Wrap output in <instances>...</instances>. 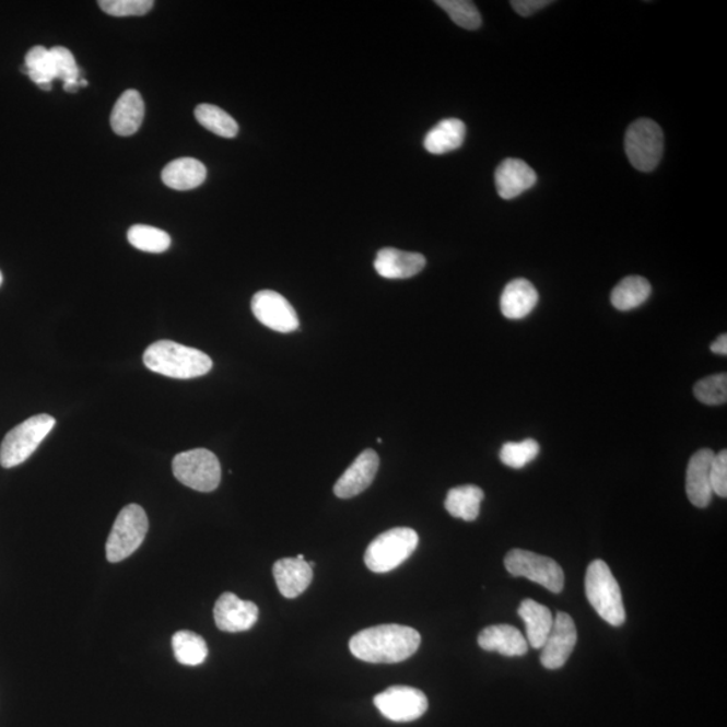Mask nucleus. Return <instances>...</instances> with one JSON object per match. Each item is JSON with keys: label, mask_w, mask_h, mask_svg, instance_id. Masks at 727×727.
Masks as SVG:
<instances>
[{"label": "nucleus", "mask_w": 727, "mask_h": 727, "mask_svg": "<svg viewBox=\"0 0 727 727\" xmlns=\"http://www.w3.org/2000/svg\"><path fill=\"white\" fill-rule=\"evenodd\" d=\"M421 640L419 632L410 626L379 625L356 633L349 642V649L360 660L394 665L410 659L421 645Z\"/></svg>", "instance_id": "f257e3e1"}, {"label": "nucleus", "mask_w": 727, "mask_h": 727, "mask_svg": "<svg viewBox=\"0 0 727 727\" xmlns=\"http://www.w3.org/2000/svg\"><path fill=\"white\" fill-rule=\"evenodd\" d=\"M143 363L155 374L173 379H195L212 370V359L199 349L161 340L145 349Z\"/></svg>", "instance_id": "f03ea898"}, {"label": "nucleus", "mask_w": 727, "mask_h": 727, "mask_svg": "<svg viewBox=\"0 0 727 727\" xmlns=\"http://www.w3.org/2000/svg\"><path fill=\"white\" fill-rule=\"evenodd\" d=\"M587 600L600 618L613 626H621L626 620L624 601L619 582L612 570L601 560L589 564L585 577Z\"/></svg>", "instance_id": "7ed1b4c3"}, {"label": "nucleus", "mask_w": 727, "mask_h": 727, "mask_svg": "<svg viewBox=\"0 0 727 727\" xmlns=\"http://www.w3.org/2000/svg\"><path fill=\"white\" fill-rule=\"evenodd\" d=\"M419 544L417 531L398 527L383 532L365 551L364 561L371 572L383 574L398 568L414 554Z\"/></svg>", "instance_id": "20e7f679"}, {"label": "nucleus", "mask_w": 727, "mask_h": 727, "mask_svg": "<svg viewBox=\"0 0 727 727\" xmlns=\"http://www.w3.org/2000/svg\"><path fill=\"white\" fill-rule=\"evenodd\" d=\"M55 426L54 417L40 414L28 418L27 421L10 430L0 445V465L4 469H11L25 462Z\"/></svg>", "instance_id": "39448f33"}, {"label": "nucleus", "mask_w": 727, "mask_h": 727, "mask_svg": "<svg viewBox=\"0 0 727 727\" xmlns=\"http://www.w3.org/2000/svg\"><path fill=\"white\" fill-rule=\"evenodd\" d=\"M149 531V519L141 505L130 504L120 511L106 544L107 560L118 563L142 546Z\"/></svg>", "instance_id": "423d86ee"}, {"label": "nucleus", "mask_w": 727, "mask_h": 727, "mask_svg": "<svg viewBox=\"0 0 727 727\" xmlns=\"http://www.w3.org/2000/svg\"><path fill=\"white\" fill-rule=\"evenodd\" d=\"M173 473L185 486L208 493L218 490L220 485L221 465L212 452L194 449L174 457Z\"/></svg>", "instance_id": "0eeeda50"}, {"label": "nucleus", "mask_w": 727, "mask_h": 727, "mask_svg": "<svg viewBox=\"0 0 727 727\" xmlns=\"http://www.w3.org/2000/svg\"><path fill=\"white\" fill-rule=\"evenodd\" d=\"M625 151L632 166L637 171H655L665 151V136L660 126L650 119L636 120L625 133Z\"/></svg>", "instance_id": "6e6552de"}, {"label": "nucleus", "mask_w": 727, "mask_h": 727, "mask_svg": "<svg viewBox=\"0 0 727 727\" xmlns=\"http://www.w3.org/2000/svg\"><path fill=\"white\" fill-rule=\"evenodd\" d=\"M505 568L514 577H525L535 584L542 585L547 590L561 593L564 587L563 570L549 556L535 552L515 549L504 560Z\"/></svg>", "instance_id": "1a4fd4ad"}, {"label": "nucleus", "mask_w": 727, "mask_h": 727, "mask_svg": "<svg viewBox=\"0 0 727 727\" xmlns=\"http://www.w3.org/2000/svg\"><path fill=\"white\" fill-rule=\"evenodd\" d=\"M384 717L394 723H412L427 712V696L421 690L407 685H392L374 697Z\"/></svg>", "instance_id": "9d476101"}, {"label": "nucleus", "mask_w": 727, "mask_h": 727, "mask_svg": "<svg viewBox=\"0 0 727 727\" xmlns=\"http://www.w3.org/2000/svg\"><path fill=\"white\" fill-rule=\"evenodd\" d=\"M251 307L256 319L271 330L279 331V333H291L300 328L298 314L290 302L277 291H259L254 295Z\"/></svg>", "instance_id": "9b49d317"}, {"label": "nucleus", "mask_w": 727, "mask_h": 727, "mask_svg": "<svg viewBox=\"0 0 727 727\" xmlns=\"http://www.w3.org/2000/svg\"><path fill=\"white\" fill-rule=\"evenodd\" d=\"M577 640L578 633L574 620L567 613H558L540 656L543 667L547 670H560L572 656Z\"/></svg>", "instance_id": "f8f14e48"}, {"label": "nucleus", "mask_w": 727, "mask_h": 727, "mask_svg": "<svg viewBox=\"0 0 727 727\" xmlns=\"http://www.w3.org/2000/svg\"><path fill=\"white\" fill-rule=\"evenodd\" d=\"M213 615L220 631L246 632L258 622L259 608L251 601L241 600L234 593H224L214 605Z\"/></svg>", "instance_id": "ddd939ff"}, {"label": "nucleus", "mask_w": 727, "mask_h": 727, "mask_svg": "<svg viewBox=\"0 0 727 727\" xmlns=\"http://www.w3.org/2000/svg\"><path fill=\"white\" fill-rule=\"evenodd\" d=\"M379 465L380 459L375 450H364L336 482V496L352 499L368 490L379 470Z\"/></svg>", "instance_id": "4468645a"}, {"label": "nucleus", "mask_w": 727, "mask_h": 727, "mask_svg": "<svg viewBox=\"0 0 727 727\" xmlns=\"http://www.w3.org/2000/svg\"><path fill=\"white\" fill-rule=\"evenodd\" d=\"M714 452L701 449L691 457L688 476H685V492L692 505L697 508H706L713 500L712 480L710 469L714 458Z\"/></svg>", "instance_id": "2eb2a0df"}, {"label": "nucleus", "mask_w": 727, "mask_h": 727, "mask_svg": "<svg viewBox=\"0 0 727 727\" xmlns=\"http://www.w3.org/2000/svg\"><path fill=\"white\" fill-rule=\"evenodd\" d=\"M273 578L281 595L286 598H296L310 586L313 568L305 561L304 555L283 558L273 564Z\"/></svg>", "instance_id": "dca6fc26"}, {"label": "nucleus", "mask_w": 727, "mask_h": 727, "mask_svg": "<svg viewBox=\"0 0 727 727\" xmlns=\"http://www.w3.org/2000/svg\"><path fill=\"white\" fill-rule=\"evenodd\" d=\"M537 173L525 161L508 159L502 162L494 173L497 194L504 200H512L525 194L537 184Z\"/></svg>", "instance_id": "f3484780"}, {"label": "nucleus", "mask_w": 727, "mask_h": 727, "mask_svg": "<svg viewBox=\"0 0 727 727\" xmlns=\"http://www.w3.org/2000/svg\"><path fill=\"white\" fill-rule=\"evenodd\" d=\"M426 266L422 254L400 251L397 248H383L377 253L375 270L386 279H409L418 275Z\"/></svg>", "instance_id": "a211bd4d"}, {"label": "nucleus", "mask_w": 727, "mask_h": 727, "mask_svg": "<svg viewBox=\"0 0 727 727\" xmlns=\"http://www.w3.org/2000/svg\"><path fill=\"white\" fill-rule=\"evenodd\" d=\"M144 119V102L136 90H128L116 102L110 114V127L116 136L131 137L141 128Z\"/></svg>", "instance_id": "6ab92c4d"}, {"label": "nucleus", "mask_w": 727, "mask_h": 727, "mask_svg": "<svg viewBox=\"0 0 727 727\" xmlns=\"http://www.w3.org/2000/svg\"><path fill=\"white\" fill-rule=\"evenodd\" d=\"M479 645L490 653L508 657L526 655L529 647L525 635L517 628L507 624L485 628L479 635Z\"/></svg>", "instance_id": "aec40b11"}, {"label": "nucleus", "mask_w": 727, "mask_h": 727, "mask_svg": "<svg viewBox=\"0 0 727 727\" xmlns=\"http://www.w3.org/2000/svg\"><path fill=\"white\" fill-rule=\"evenodd\" d=\"M539 302L538 290L527 279H515L505 286L500 309L508 319H523L537 307Z\"/></svg>", "instance_id": "412c9836"}, {"label": "nucleus", "mask_w": 727, "mask_h": 727, "mask_svg": "<svg viewBox=\"0 0 727 727\" xmlns=\"http://www.w3.org/2000/svg\"><path fill=\"white\" fill-rule=\"evenodd\" d=\"M517 614L525 621L528 645L533 649H542L554 625V615L550 609L537 601L525 600L520 603Z\"/></svg>", "instance_id": "4be33fe9"}, {"label": "nucleus", "mask_w": 727, "mask_h": 727, "mask_svg": "<svg viewBox=\"0 0 727 727\" xmlns=\"http://www.w3.org/2000/svg\"><path fill=\"white\" fill-rule=\"evenodd\" d=\"M207 167L199 160L179 159L166 165L162 172V181L174 190H191L206 183Z\"/></svg>", "instance_id": "5701e85b"}, {"label": "nucleus", "mask_w": 727, "mask_h": 727, "mask_svg": "<svg viewBox=\"0 0 727 727\" xmlns=\"http://www.w3.org/2000/svg\"><path fill=\"white\" fill-rule=\"evenodd\" d=\"M467 127L464 121L458 119H445L439 121L432 131L424 138V149L434 155L450 153L461 148Z\"/></svg>", "instance_id": "b1692460"}, {"label": "nucleus", "mask_w": 727, "mask_h": 727, "mask_svg": "<svg viewBox=\"0 0 727 727\" xmlns=\"http://www.w3.org/2000/svg\"><path fill=\"white\" fill-rule=\"evenodd\" d=\"M484 497V491L479 486H458L447 493L445 508L457 519L474 521L480 515L481 503Z\"/></svg>", "instance_id": "393cba45"}, {"label": "nucleus", "mask_w": 727, "mask_h": 727, "mask_svg": "<svg viewBox=\"0 0 727 727\" xmlns=\"http://www.w3.org/2000/svg\"><path fill=\"white\" fill-rule=\"evenodd\" d=\"M650 283L643 277H628L615 286L610 295V301L615 309L630 312L642 306L649 298Z\"/></svg>", "instance_id": "a878e982"}, {"label": "nucleus", "mask_w": 727, "mask_h": 727, "mask_svg": "<svg viewBox=\"0 0 727 727\" xmlns=\"http://www.w3.org/2000/svg\"><path fill=\"white\" fill-rule=\"evenodd\" d=\"M22 72L26 73L40 90L50 91L51 83L57 79L50 49H46L45 46H34L28 50Z\"/></svg>", "instance_id": "bb28decb"}, {"label": "nucleus", "mask_w": 727, "mask_h": 727, "mask_svg": "<svg viewBox=\"0 0 727 727\" xmlns=\"http://www.w3.org/2000/svg\"><path fill=\"white\" fill-rule=\"evenodd\" d=\"M174 655L183 666L196 667L202 665L208 656L206 640L195 632L179 631L172 640Z\"/></svg>", "instance_id": "cd10ccee"}, {"label": "nucleus", "mask_w": 727, "mask_h": 727, "mask_svg": "<svg viewBox=\"0 0 727 727\" xmlns=\"http://www.w3.org/2000/svg\"><path fill=\"white\" fill-rule=\"evenodd\" d=\"M197 121L208 131L221 138H235L238 132L237 121L213 104H200L195 110Z\"/></svg>", "instance_id": "c85d7f7f"}, {"label": "nucleus", "mask_w": 727, "mask_h": 727, "mask_svg": "<svg viewBox=\"0 0 727 727\" xmlns=\"http://www.w3.org/2000/svg\"><path fill=\"white\" fill-rule=\"evenodd\" d=\"M128 242L139 251L162 254L171 248L172 238L167 232L155 226L138 224L131 226L127 234Z\"/></svg>", "instance_id": "c756f323"}, {"label": "nucleus", "mask_w": 727, "mask_h": 727, "mask_svg": "<svg viewBox=\"0 0 727 727\" xmlns=\"http://www.w3.org/2000/svg\"><path fill=\"white\" fill-rule=\"evenodd\" d=\"M442 10H445L450 20L467 31H477L481 26V14L473 2L469 0H436Z\"/></svg>", "instance_id": "7c9ffc66"}, {"label": "nucleus", "mask_w": 727, "mask_h": 727, "mask_svg": "<svg viewBox=\"0 0 727 727\" xmlns=\"http://www.w3.org/2000/svg\"><path fill=\"white\" fill-rule=\"evenodd\" d=\"M540 446L537 441L528 438L521 442H508L500 450V459L512 469L527 467L538 457Z\"/></svg>", "instance_id": "2f4dec72"}, {"label": "nucleus", "mask_w": 727, "mask_h": 727, "mask_svg": "<svg viewBox=\"0 0 727 727\" xmlns=\"http://www.w3.org/2000/svg\"><path fill=\"white\" fill-rule=\"evenodd\" d=\"M50 51L54 56L57 79L63 81V90L67 92L78 91L80 89L81 69L75 63L72 51L63 48V46H55Z\"/></svg>", "instance_id": "473e14b6"}, {"label": "nucleus", "mask_w": 727, "mask_h": 727, "mask_svg": "<svg viewBox=\"0 0 727 727\" xmlns=\"http://www.w3.org/2000/svg\"><path fill=\"white\" fill-rule=\"evenodd\" d=\"M694 395L703 404H725L727 400L726 374L708 376L705 377V379L697 382L694 387Z\"/></svg>", "instance_id": "72a5a7b5"}, {"label": "nucleus", "mask_w": 727, "mask_h": 727, "mask_svg": "<svg viewBox=\"0 0 727 727\" xmlns=\"http://www.w3.org/2000/svg\"><path fill=\"white\" fill-rule=\"evenodd\" d=\"M104 13L113 16H142L154 8L153 0H101Z\"/></svg>", "instance_id": "f704fd0d"}, {"label": "nucleus", "mask_w": 727, "mask_h": 727, "mask_svg": "<svg viewBox=\"0 0 727 727\" xmlns=\"http://www.w3.org/2000/svg\"><path fill=\"white\" fill-rule=\"evenodd\" d=\"M710 480H712L713 493L719 497L727 496V452L723 450L715 455L710 469Z\"/></svg>", "instance_id": "c9c22d12"}, {"label": "nucleus", "mask_w": 727, "mask_h": 727, "mask_svg": "<svg viewBox=\"0 0 727 727\" xmlns=\"http://www.w3.org/2000/svg\"><path fill=\"white\" fill-rule=\"evenodd\" d=\"M552 4L549 0H514L511 2L512 9L521 16H529Z\"/></svg>", "instance_id": "e433bc0d"}, {"label": "nucleus", "mask_w": 727, "mask_h": 727, "mask_svg": "<svg viewBox=\"0 0 727 727\" xmlns=\"http://www.w3.org/2000/svg\"><path fill=\"white\" fill-rule=\"evenodd\" d=\"M710 349H712L713 353L723 354V356H726V354H727V336L726 335H720L718 337V339L715 340L712 345H710Z\"/></svg>", "instance_id": "4c0bfd02"}, {"label": "nucleus", "mask_w": 727, "mask_h": 727, "mask_svg": "<svg viewBox=\"0 0 727 727\" xmlns=\"http://www.w3.org/2000/svg\"><path fill=\"white\" fill-rule=\"evenodd\" d=\"M2 282H3V275H2V271H0V286H2Z\"/></svg>", "instance_id": "58836bf2"}]
</instances>
